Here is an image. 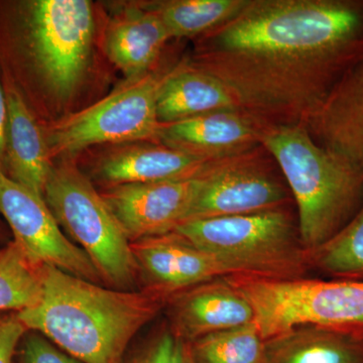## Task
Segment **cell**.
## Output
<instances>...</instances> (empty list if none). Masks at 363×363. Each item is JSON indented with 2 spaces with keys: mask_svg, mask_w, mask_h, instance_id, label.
Here are the masks:
<instances>
[{
  "mask_svg": "<svg viewBox=\"0 0 363 363\" xmlns=\"http://www.w3.org/2000/svg\"><path fill=\"white\" fill-rule=\"evenodd\" d=\"M363 58V0H250L200 37L196 68L269 125H305Z\"/></svg>",
  "mask_w": 363,
  "mask_h": 363,
  "instance_id": "obj_1",
  "label": "cell"
},
{
  "mask_svg": "<svg viewBox=\"0 0 363 363\" xmlns=\"http://www.w3.org/2000/svg\"><path fill=\"white\" fill-rule=\"evenodd\" d=\"M94 23L86 0L0 1V73L35 116L45 98L65 99L80 85Z\"/></svg>",
  "mask_w": 363,
  "mask_h": 363,
  "instance_id": "obj_2",
  "label": "cell"
},
{
  "mask_svg": "<svg viewBox=\"0 0 363 363\" xmlns=\"http://www.w3.org/2000/svg\"><path fill=\"white\" fill-rule=\"evenodd\" d=\"M164 304L145 291L104 288L45 264L39 302L18 315L28 330L79 362L123 363L128 344Z\"/></svg>",
  "mask_w": 363,
  "mask_h": 363,
  "instance_id": "obj_3",
  "label": "cell"
},
{
  "mask_svg": "<svg viewBox=\"0 0 363 363\" xmlns=\"http://www.w3.org/2000/svg\"><path fill=\"white\" fill-rule=\"evenodd\" d=\"M262 145L279 167L297 206L308 252L333 238L363 203V166L318 143L305 125H267Z\"/></svg>",
  "mask_w": 363,
  "mask_h": 363,
  "instance_id": "obj_4",
  "label": "cell"
},
{
  "mask_svg": "<svg viewBox=\"0 0 363 363\" xmlns=\"http://www.w3.org/2000/svg\"><path fill=\"white\" fill-rule=\"evenodd\" d=\"M173 231L211 253L233 276L292 281L306 278L311 269L309 252L289 206L184 222Z\"/></svg>",
  "mask_w": 363,
  "mask_h": 363,
  "instance_id": "obj_5",
  "label": "cell"
},
{
  "mask_svg": "<svg viewBox=\"0 0 363 363\" xmlns=\"http://www.w3.org/2000/svg\"><path fill=\"white\" fill-rule=\"evenodd\" d=\"M44 199L62 230L89 257L102 281L130 291L138 278L131 241L104 196L72 160L54 166Z\"/></svg>",
  "mask_w": 363,
  "mask_h": 363,
  "instance_id": "obj_6",
  "label": "cell"
},
{
  "mask_svg": "<svg viewBox=\"0 0 363 363\" xmlns=\"http://www.w3.org/2000/svg\"><path fill=\"white\" fill-rule=\"evenodd\" d=\"M227 279L252 306L266 340L306 325L363 333V281H279L245 274Z\"/></svg>",
  "mask_w": 363,
  "mask_h": 363,
  "instance_id": "obj_7",
  "label": "cell"
},
{
  "mask_svg": "<svg viewBox=\"0 0 363 363\" xmlns=\"http://www.w3.org/2000/svg\"><path fill=\"white\" fill-rule=\"evenodd\" d=\"M164 75L150 71L126 79L87 108L43 126L52 159L70 157L92 145L156 142L161 123L157 97Z\"/></svg>",
  "mask_w": 363,
  "mask_h": 363,
  "instance_id": "obj_8",
  "label": "cell"
},
{
  "mask_svg": "<svg viewBox=\"0 0 363 363\" xmlns=\"http://www.w3.org/2000/svg\"><path fill=\"white\" fill-rule=\"evenodd\" d=\"M187 221L257 213L290 206V190L279 167L262 145L208 162Z\"/></svg>",
  "mask_w": 363,
  "mask_h": 363,
  "instance_id": "obj_9",
  "label": "cell"
},
{
  "mask_svg": "<svg viewBox=\"0 0 363 363\" xmlns=\"http://www.w3.org/2000/svg\"><path fill=\"white\" fill-rule=\"evenodd\" d=\"M0 213L13 240L39 266H51L78 278L102 281L89 257L63 233L44 198L0 169Z\"/></svg>",
  "mask_w": 363,
  "mask_h": 363,
  "instance_id": "obj_10",
  "label": "cell"
},
{
  "mask_svg": "<svg viewBox=\"0 0 363 363\" xmlns=\"http://www.w3.org/2000/svg\"><path fill=\"white\" fill-rule=\"evenodd\" d=\"M131 250L138 277L147 286L145 292L164 303L192 286L233 276L229 267L214 255L175 231L133 241Z\"/></svg>",
  "mask_w": 363,
  "mask_h": 363,
  "instance_id": "obj_11",
  "label": "cell"
},
{
  "mask_svg": "<svg viewBox=\"0 0 363 363\" xmlns=\"http://www.w3.org/2000/svg\"><path fill=\"white\" fill-rule=\"evenodd\" d=\"M198 176L111 186L102 196L133 242L171 233L184 221L199 187Z\"/></svg>",
  "mask_w": 363,
  "mask_h": 363,
  "instance_id": "obj_12",
  "label": "cell"
},
{
  "mask_svg": "<svg viewBox=\"0 0 363 363\" xmlns=\"http://www.w3.org/2000/svg\"><path fill=\"white\" fill-rule=\"evenodd\" d=\"M267 125L240 108L211 112L178 123H161L156 142L215 161L262 145Z\"/></svg>",
  "mask_w": 363,
  "mask_h": 363,
  "instance_id": "obj_13",
  "label": "cell"
},
{
  "mask_svg": "<svg viewBox=\"0 0 363 363\" xmlns=\"http://www.w3.org/2000/svg\"><path fill=\"white\" fill-rule=\"evenodd\" d=\"M166 303L169 328L185 343L255 321L252 306L227 277L187 289Z\"/></svg>",
  "mask_w": 363,
  "mask_h": 363,
  "instance_id": "obj_14",
  "label": "cell"
},
{
  "mask_svg": "<svg viewBox=\"0 0 363 363\" xmlns=\"http://www.w3.org/2000/svg\"><path fill=\"white\" fill-rule=\"evenodd\" d=\"M7 101L6 157L4 173L44 198L54 162L42 123L18 88L0 73Z\"/></svg>",
  "mask_w": 363,
  "mask_h": 363,
  "instance_id": "obj_15",
  "label": "cell"
},
{
  "mask_svg": "<svg viewBox=\"0 0 363 363\" xmlns=\"http://www.w3.org/2000/svg\"><path fill=\"white\" fill-rule=\"evenodd\" d=\"M306 128L325 149L363 166V58L344 74Z\"/></svg>",
  "mask_w": 363,
  "mask_h": 363,
  "instance_id": "obj_16",
  "label": "cell"
},
{
  "mask_svg": "<svg viewBox=\"0 0 363 363\" xmlns=\"http://www.w3.org/2000/svg\"><path fill=\"white\" fill-rule=\"evenodd\" d=\"M201 157L155 142L133 143L105 154L95 173L111 186L184 180L197 177L208 162Z\"/></svg>",
  "mask_w": 363,
  "mask_h": 363,
  "instance_id": "obj_17",
  "label": "cell"
},
{
  "mask_svg": "<svg viewBox=\"0 0 363 363\" xmlns=\"http://www.w3.org/2000/svg\"><path fill=\"white\" fill-rule=\"evenodd\" d=\"M169 40L159 16L145 4L112 18L105 33V51L126 79L135 78L152 71Z\"/></svg>",
  "mask_w": 363,
  "mask_h": 363,
  "instance_id": "obj_18",
  "label": "cell"
},
{
  "mask_svg": "<svg viewBox=\"0 0 363 363\" xmlns=\"http://www.w3.org/2000/svg\"><path fill=\"white\" fill-rule=\"evenodd\" d=\"M238 108L235 97L223 82L188 61L164 75L157 92V116L162 124Z\"/></svg>",
  "mask_w": 363,
  "mask_h": 363,
  "instance_id": "obj_19",
  "label": "cell"
},
{
  "mask_svg": "<svg viewBox=\"0 0 363 363\" xmlns=\"http://www.w3.org/2000/svg\"><path fill=\"white\" fill-rule=\"evenodd\" d=\"M266 344V363H363V333L306 325Z\"/></svg>",
  "mask_w": 363,
  "mask_h": 363,
  "instance_id": "obj_20",
  "label": "cell"
},
{
  "mask_svg": "<svg viewBox=\"0 0 363 363\" xmlns=\"http://www.w3.org/2000/svg\"><path fill=\"white\" fill-rule=\"evenodd\" d=\"M250 0H166L145 4L157 13L169 39L202 37L241 13Z\"/></svg>",
  "mask_w": 363,
  "mask_h": 363,
  "instance_id": "obj_21",
  "label": "cell"
},
{
  "mask_svg": "<svg viewBox=\"0 0 363 363\" xmlns=\"http://www.w3.org/2000/svg\"><path fill=\"white\" fill-rule=\"evenodd\" d=\"M42 266L13 240L0 248V312H21L39 302Z\"/></svg>",
  "mask_w": 363,
  "mask_h": 363,
  "instance_id": "obj_22",
  "label": "cell"
},
{
  "mask_svg": "<svg viewBox=\"0 0 363 363\" xmlns=\"http://www.w3.org/2000/svg\"><path fill=\"white\" fill-rule=\"evenodd\" d=\"M309 262L329 279L363 281V203L340 231L309 252Z\"/></svg>",
  "mask_w": 363,
  "mask_h": 363,
  "instance_id": "obj_23",
  "label": "cell"
},
{
  "mask_svg": "<svg viewBox=\"0 0 363 363\" xmlns=\"http://www.w3.org/2000/svg\"><path fill=\"white\" fill-rule=\"evenodd\" d=\"M266 341L253 321L188 344L195 363H266Z\"/></svg>",
  "mask_w": 363,
  "mask_h": 363,
  "instance_id": "obj_24",
  "label": "cell"
},
{
  "mask_svg": "<svg viewBox=\"0 0 363 363\" xmlns=\"http://www.w3.org/2000/svg\"><path fill=\"white\" fill-rule=\"evenodd\" d=\"M184 342L169 327L155 334L128 363H183Z\"/></svg>",
  "mask_w": 363,
  "mask_h": 363,
  "instance_id": "obj_25",
  "label": "cell"
},
{
  "mask_svg": "<svg viewBox=\"0 0 363 363\" xmlns=\"http://www.w3.org/2000/svg\"><path fill=\"white\" fill-rule=\"evenodd\" d=\"M18 363H83L60 350L42 334L28 330L18 346Z\"/></svg>",
  "mask_w": 363,
  "mask_h": 363,
  "instance_id": "obj_26",
  "label": "cell"
},
{
  "mask_svg": "<svg viewBox=\"0 0 363 363\" xmlns=\"http://www.w3.org/2000/svg\"><path fill=\"white\" fill-rule=\"evenodd\" d=\"M28 329L16 312H0V363H13Z\"/></svg>",
  "mask_w": 363,
  "mask_h": 363,
  "instance_id": "obj_27",
  "label": "cell"
},
{
  "mask_svg": "<svg viewBox=\"0 0 363 363\" xmlns=\"http://www.w3.org/2000/svg\"><path fill=\"white\" fill-rule=\"evenodd\" d=\"M7 128V101L6 91L0 75V169L4 172L6 157V140Z\"/></svg>",
  "mask_w": 363,
  "mask_h": 363,
  "instance_id": "obj_28",
  "label": "cell"
},
{
  "mask_svg": "<svg viewBox=\"0 0 363 363\" xmlns=\"http://www.w3.org/2000/svg\"><path fill=\"white\" fill-rule=\"evenodd\" d=\"M183 363H195L192 354H191L190 346L185 342H184L183 348Z\"/></svg>",
  "mask_w": 363,
  "mask_h": 363,
  "instance_id": "obj_29",
  "label": "cell"
}]
</instances>
